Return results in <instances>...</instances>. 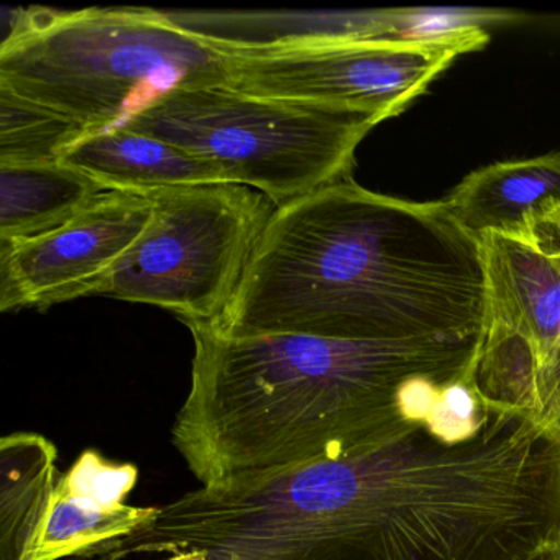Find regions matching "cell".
Masks as SVG:
<instances>
[{
  "label": "cell",
  "mask_w": 560,
  "mask_h": 560,
  "mask_svg": "<svg viewBox=\"0 0 560 560\" xmlns=\"http://www.w3.org/2000/svg\"><path fill=\"white\" fill-rule=\"evenodd\" d=\"M60 163L83 173L104 191L150 196L166 189L229 185L206 160L124 127L84 133L65 150Z\"/></svg>",
  "instance_id": "11"
},
{
  "label": "cell",
  "mask_w": 560,
  "mask_h": 560,
  "mask_svg": "<svg viewBox=\"0 0 560 560\" xmlns=\"http://www.w3.org/2000/svg\"><path fill=\"white\" fill-rule=\"evenodd\" d=\"M57 447L35 432L0 442V560H27L57 487Z\"/></svg>",
  "instance_id": "12"
},
{
  "label": "cell",
  "mask_w": 560,
  "mask_h": 560,
  "mask_svg": "<svg viewBox=\"0 0 560 560\" xmlns=\"http://www.w3.org/2000/svg\"><path fill=\"white\" fill-rule=\"evenodd\" d=\"M103 188L63 163L0 165V241H28L57 231Z\"/></svg>",
  "instance_id": "13"
},
{
  "label": "cell",
  "mask_w": 560,
  "mask_h": 560,
  "mask_svg": "<svg viewBox=\"0 0 560 560\" xmlns=\"http://www.w3.org/2000/svg\"><path fill=\"white\" fill-rule=\"evenodd\" d=\"M188 329L191 383L172 444L206 488L372 454L425 428L444 386L474 369L480 342Z\"/></svg>",
  "instance_id": "1"
},
{
  "label": "cell",
  "mask_w": 560,
  "mask_h": 560,
  "mask_svg": "<svg viewBox=\"0 0 560 560\" xmlns=\"http://www.w3.org/2000/svg\"><path fill=\"white\" fill-rule=\"evenodd\" d=\"M152 218L97 296L214 324L228 310L273 202L247 186L208 185L150 195Z\"/></svg>",
  "instance_id": "5"
},
{
  "label": "cell",
  "mask_w": 560,
  "mask_h": 560,
  "mask_svg": "<svg viewBox=\"0 0 560 560\" xmlns=\"http://www.w3.org/2000/svg\"><path fill=\"white\" fill-rule=\"evenodd\" d=\"M378 120L319 104L182 88L143 107L124 129L173 143L277 208L352 178L357 147Z\"/></svg>",
  "instance_id": "4"
},
{
  "label": "cell",
  "mask_w": 560,
  "mask_h": 560,
  "mask_svg": "<svg viewBox=\"0 0 560 560\" xmlns=\"http://www.w3.org/2000/svg\"><path fill=\"white\" fill-rule=\"evenodd\" d=\"M560 202V152L491 163L465 176L442 205L475 238L534 242L537 222Z\"/></svg>",
  "instance_id": "10"
},
{
  "label": "cell",
  "mask_w": 560,
  "mask_h": 560,
  "mask_svg": "<svg viewBox=\"0 0 560 560\" xmlns=\"http://www.w3.org/2000/svg\"><path fill=\"white\" fill-rule=\"evenodd\" d=\"M487 304L474 380L491 409L533 418L560 442V252L480 238Z\"/></svg>",
  "instance_id": "6"
},
{
  "label": "cell",
  "mask_w": 560,
  "mask_h": 560,
  "mask_svg": "<svg viewBox=\"0 0 560 560\" xmlns=\"http://www.w3.org/2000/svg\"><path fill=\"white\" fill-rule=\"evenodd\" d=\"M0 86L96 132L172 91L228 86V70L219 48L166 12L32 9L2 40Z\"/></svg>",
  "instance_id": "3"
},
{
  "label": "cell",
  "mask_w": 560,
  "mask_h": 560,
  "mask_svg": "<svg viewBox=\"0 0 560 560\" xmlns=\"http://www.w3.org/2000/svg\"><path fill=\"white\" fill-rule=\"evenodd\" d=\"M150 196L106 191L57 231L0 241V310L97 296L152 218Z\"/></svg>",
  "instance_id": "8"
},
{
  "label": "cell",
  "mask_w": 560,
  "mask_h": 560,
  "mask_svg": "<svg viewBox=\"0 0 560 560\" xmlns=\"http://www.w3.org/2000/svg\"><path fill=\"white\" fill-rule=\"evenodd\" d=\"M137 481V468L113 464L86 451L60 475L27 560H58L77 553L106 552L113 544L152 523L159 508L124 503Z\"/></svg>",
  "instance_id": "9"
},
{
  "label": "cell",
  "mask_w": 560,
  "mask_h": 560,
  "mask_svg": "<svg viewBox=\"0 0 560 560\" xmlns=\"http://www.w3.org/2000/svg\"><path fill=\"white\" fill-rule=\"evenodd\" d=\"M168 560H209L208 552L205 550H188V552L175 553L172 559Z\"/></svg>",
  "instance_id": "16"
},
{
  "label": "cell",
  "mask_w": 560,
  "mask_h": 560,
  "mask_svg": "<svg viewBox=\"0 0 560 560\" xmlns=\"http://www.w3.org/2000/svg\"><path fill=\"white\" fill-rule=\"evenodd\" d=\"M556 560H560V542H559V547H557Z\"/></svg>",
  "instance_id": "18"
},
{
  "label": "cell",
  "mask_w": 560,
  "mask_h": 560,
  "mask_svg": "<svg viewBox=\"0 0 560 560\" xmlns=\"http://www.w3.org/2000/svg\"><path fill=\"white\" fill-rule=\"evenodd\" d=\"M490 35L455 42H342L268 50H225L228 86L250 96L399 116L460 55Z\"/></svg>",
  "instance_id": "7"
},
{
  "label": "cell",
  "mask_w": 560,
  "mask_h": 560,
  "mask_svg": "<svg viewBox=\"0 0 560 560\" xmlns=\"http://www.w3.org/2000/svg\"><path fill=\"white\" fill-rule=\"evenodd\" d=\"M533 244L544 245L560 252V202L553 206L534 229Z\"/></svg>",
  "instance_id": "15"
},
{
  "label": "cell",
  "mask_w": 560,
  "mask_h": 560,
  "mask_svg": "<svg viewBox=\"0 0 560 560\" xmlns=\"http://www.w3.org/2000/svg\"><path fill=\"white\" fill-rule=\"evenodd\" d=\"M557 547H559V546H557ZM556 552H557V549L553 550V552L546 553V556L539 557V559H536V560H556Z\"/></svg>",
  "instance_id": "17"
},
{
  "label": "cell",
  "mask_w": 560,
  "mask_h": 560,
  "mask_svg": "<svg viewBox=\"0 0 560 560\" xmlns=\"http://www.w3.org/2000/svg\"><path fill=\"white\" fill-rule=\"evenodd\" d=\"M84 133L88 130L74 120L0 86V165L60 162Z\"/></svg>",
  "instance_id": "14"
},
{
  "label": "cell",
  "mask_w": 560,
  "mask_h": 560,
  "mask_svg": "<svg viewBox=\"0 0 560 560\" xmlns=\"http://www.w3.org/2000/svg\"><path fill=\"white\" fill-rule=\"evenodd\" d=\"M481 245L442 201L378 195L352 178L275 209L221 319L229 337L462 340L483 329Z\"/></svg>",
  "instance_id": "2"
}]
</instances>
